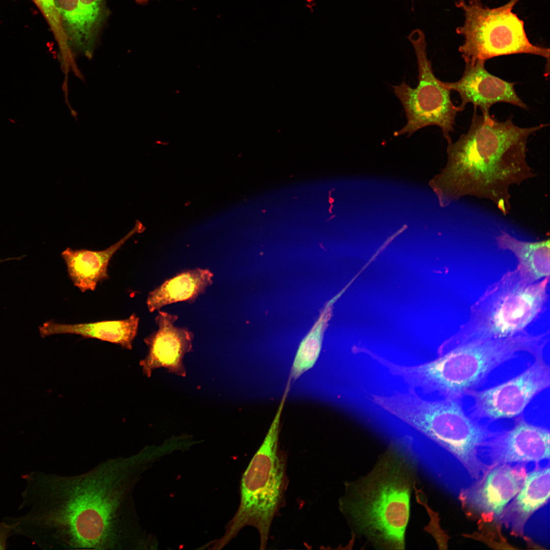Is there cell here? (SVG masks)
Segmentation results:
<instances>
[{"mask_svg":"<svg viewBox=\"0 0 550 550\" xmlns=\"http://www.w3.org/2000/svg\"><path fill=\"white\" fill-rule=\"evenodd\" d=\"M14 535L15 533L10 525L3 521L0 522V549H7L8 539Z\"/></svg>","mask_w":550,"mask_h":550,"instance_id":"obj_23","label":"cell"},{"mask_svg":"<svg viewBox=\"0 0 550 550\" xmlns=\"http://www.w3.org/2000/svg\"><path fill=\"white\" fill-rule=\"evenodd\" d=\"M549 277L534 283L518 269L509 271L486 290L471 307L468 321L441 346L440 354L458 345L527 332L545 309Z\"/></svg>","mask_w":550,"mask_h":550,"instance_id":"obj_6","label":"cell"},{"mask_svg":"<svg viewBox=\"0 0 550 550\" xmlns=\"http://www.w3.org/2000/svg\"><path fill=\"white\" fill-rule=\"evenodd\" d=\"M549 431L532 425L520 416L508 430L492 432L485 454L494 465L536 462L549 458Z\"/></svg>","mask_w":550,"mask_h":550,"instance_id":"obj_12","label":"cell"},{"mask_svg":"<svg viewBox=\"0 0 550 550\" xmlns=\"http://www.w3.org/2000/svg\"><path fill=\"white\" fill-rule=\"evenodd\" d=\"M287 396L284 393L267 433L243 474L239 507L225 542L250 526L258 531L260 549H265L273 520L285 505L287 459L279 448V441L280 419Z\"/></svg>","mask_w":550,"mask_h":550,"instance_id":"obj_7","label":"cell"},{"mask_svg":"<svg viewBox=\"0 0 550 550\" xmlns=\"http://www.w3.org/2000/svg\"><path fill=\"white\" fill-rule=\"evenodd\" d=\"M70 48L90 56L107 16L106 0H54Z\"/></svg>","mask_w":550,"mask_h":550,"instance_id":"obj_14","label":"cell"},{"mask_svg":"<svg viewBox=\"0 0 550 550\" xmlns=\"http://www.w3.org/2000/svg\"><path fill=\"white\" fill-rule=\"evenodd\" d=\"M139 320L134 313L124 319L91 323H60L51 320L44 322L39 329L42 338L56 334H74L107 341L131 350L138 333Z\"/></svg>","mask_w":550,"mask_h":550,"instance_id":"obj_17","label":"cell"},{"mask_svg":"<svg viewBox=\"0 0 550 550\" xmlns=\"http://www.w3.org/2000/svg\"><path fill=\"white\" fill-rule=\"evenodd\" d=\"M12 259H13L12 257H10V258H7L6 259H0V263H1L2 262H5V261H11V260H12Z\"/></svg>","mask_w":550,"mask_h":550,"instance_id":"obj_24","label":"cell"},{"mask_svg":"<svg viewBox=\"0 0 550 550\" xmlns=\"http://www.w3.org/2000/svg\"><path fill=\"white\" fill-rule=\"evenodd\" d=\"M372 401L450 452L472 477L488 470L483 459L492 432L468 417L460 400L429 401L411 392L374 395Z\"/></svg>","mask_w":550,"mask_h":550,"instance_id":"obj_5","label":"cell"},{"mask_svg":"<svg viewBox=\"0 0 550 550\" xmlns=\"http://www.w3.org/2000/svg\"><path fill=\"white\" fill-rule=\"evenodd\" d=\"M519 1L510 0L495 8L484 6L481 0L456 2V6L464 14V23L456 31L464 38L458 49L465 64L486 62L501 56L528 53L542 57L549 64V48L531 43L523 21L512 12Z\"/></svg>","mask_w":550,"mask_h":550,"instance_id":"obj_8","label":"cell"},{"mask_svg":"<svg viewBox=\"0 0 550 550\" xmlns=\"http://www.w3.org/2000/svg\"><path fill=\"white\" fill-rule=\"evenodd\" d=\"M486 62L478 61L474 64H465L461 78L455 82L443 81L450 91H456L461 98L458 106L460 111L471 103L474 108L479 107L482 114H489L492 105L505 102L527 109V105L517 96L515 82L504 80L491 74L485 67Z\"/></svg>","mask_w":550,"mask_h":550,"instance_id":"obj_13","label":"cell"},{"mask_svg":"<svg viewBox=\"0 0 550 550\" xmlns=\"http://www.w3.org/2000/svg\"><path fill=\"white\" fill-rule=\"evenodd\" d=\"M178 319L176 315L159 311L155 318L157 329L144 338L149 351L139 364L143 374L148 377L153 370L159 368H164L178 376H186L183 360L192 349L194 334L187 327L176 326Z\"/></svg>","mask_w":550,"mask_h":550,"instance_id":"obj_11","label":"cell"},{"mask_svg":"<svg viewBox=\"0 0 550 550\" xmlns=\"http://www.w3.org/2000/svg\"><path fill=\"white\" fill-rule=\"evenodd\" d=\"M46 20L60 48L62 57L70 60L72 52L68 45L54 0H31Z\"/></svg>","mask_w":550,"mask_h":550,"instance_id":"obj_22","label":"cell"},{"mask_svg":"<svg viewBox=\"0 0 550 550\" xmlns=\"http://www.w3.org/2000/svg\"><path fill=\"white\" fill-rule=\"evenodd\" d=\"M342 292L326 303L318 319L301 341L291 369L288 380L290 383L311 369L317 362L322 348L324 332L331 315L333 305Z\"/></svg>","mask_w":550,"mask_h":550,"instance_id":"obj_21","label":"cell"},{"mask_svg":"<svg viewBox=\"0 0 550 550\" xmlns=\"http://www.w3.org/2000/svg\"><path fill=\"white\" fill-rule=\"evenodd\" d=\"M498 248L512 252L517 258L520 275L527 281L534 283L549 277V239L527 242L517 239L501 230L496 237Z\"/></svg>","mask_w":550,"mask_h":550,"instance_id":"obj_20","label":"cell"},{"mask_svg":"<svg viewBox=\"0 0 550 550\" xmlns=\"http://www.w3.org/2000/svg\"><path fill=\"white\" fill-rule=\"evenodd\" d=\"M522 479L506 464H495L483 476L465 490L463 498L474 508L498 517L517 494Z\"/></svg>","mask_w":550,"mask_h":550,"instance_id":"obj_15","label":"cell"},{"mask_svg":"<svg viewBox=\"0 0 550 550\" xmlns=\"http://www.w3.org/2000/svg\"><path fill=\"white\" fill-rule=\"evenodd\" d=\"M549 467L528 473L516 497L503 512L504 520L517 530L549 498Z\"/></svg>","mask_w":550,"mask_h":550,"instance_id":"obj_19","label":"cell"},{"mask_svg":"<svg viewBox=\"0 0 550 550\" xmlns=\"http://www.w3.org/2000/svg\"><path fill=\"white\" fill-rule=\"evenodd\" d=\"M417 462L407 453L389 451L365 476L346 482L339 508L354 537L374 548L403 549Z\"/></svg>","mask_w":550,"mask_h":550,"instance_id":"obj_3","label":"cell"},{"mask_svg":"<svg viewBox=\"0 0 550 550\" xmlns=\"http://www.w3.org/2000/svg\"><path fill=\"white\" fill-rule=\"evenodd\" d=\"M213 274L208 269H186L166 280L151 291L146 304L151 313L173 303H192L213 283Z\"/></svg>","mask_w":550,"mask_h":550,"instance_id":"obj_18","label":"cell"},{"mask_svg":"<svg viewBox=\"0 0 550 550\" xmlns=\"http://www.w3.org/2000/svg\"><path fill=\"white\" fill-rule=\"evenodd\" d=\"M477 109L468 132L448 144L446 164L430 185L442 207L471 196L490 201L506 215L510 187L536 176L527 161L528 138L547 125L522 128Z\"/></svg>","mask_w":550,"mask_h":550,"instance_id":"obj_2","label":"cell"},{"mask_svg":"<svg viewBox=\"0 0 550 550\" xmlns=\"http://www.w3.org/2000/svg\"><path fill=\"white\" fill-rule=\"evenodd\" d=\"M550 368L543 354L512 379L484 390L468 393L474 404L471 418L493 422L520 416L535 396L549 388Z\"/></svg>","mask_w":550,"mask_h":550,"instance_id":"obj_10","label":"cell"},{"mask_svg":"<svg viewBox=\"0 0 550 550\" xmlns=\"http://www.w3.org/2000/svg\"><path fill=\"white\" fill-rule=\"evenodd\" d=\"M548 332L538 335L527 332L509 338L470 342L418 365H401L382 357L378 362L412 390L419 389L444 398L461 400L483 383L493 370L519 353L528 352L534 357L543 354L549 341Z\"/></svg>","mask_w":550,"mask_h":550,"instance_id":"obj_4","label":"cell"},{"mask_svg":"<svg viewBox=\"0 0 550 550\" xmlns=\"http://www.w3.org/2000/svg\"><path fill=\"white\" fill-rule=\"evenodd\" d=\"M137 3L139 4H145L147 3V0H135Z\"/></svg>","mask_w":550,"mask_h":550,"instance_id":"obj_25","label":"cell"},{"mask_svg":"<svg viewBox=\"0 0 550 550\" xmlns=\"http://www.w3.org/2000/svg\"><path fill=\"white\" fill-rule=\"evenodd\" d=\"M155 451L104 460L81 474L36 471L22 475L19 516H5L15 534L44 549L135 550L150 546L142 530L133 492L154 462Z\"/></svg>","mask_w":550,"mask_h":550,"instance_id":"obj_1","label":"cell"},{"mask_svg":"<svg viewBox=\"0 0 550 550\" xmlns=\"http://www.w3.org/2000/svg\"><path fill=\"white\" fill-rule=\"evenodd\" d=\"M416 56L418 68V83L415 88L403 81L393 86L394 92L401 103L405 113L406 124L395 132V136L412 135L429 126H437L448 143L452 142L450 133L454 131L455 118L460 112L450 97V91L443 81L434 75L430 61L426 53L425 34L419 29L413 30L407 37Z\"/></svg>","mask_w":550,"mask_h":550,"instance_id":"obj_9","label":"cell"},{"mask_svg":"<svg viewBox=\"0 0 550 550\" xmlns=\"http://www.w3.org/2000/svg\"><path fill=\"white\" fill-rule=\"evenodd\" d=\"M142 225L134 227L124 237L101 251L67 248L61 253L70 280L81 292L94 291L97 284L109 279L107 268L114 255L132 236L140 232Z\"/></svg>","mask_w":550,"mask_h":550,"instance_id":"obj_16","label":"cell"}]
</instances>
